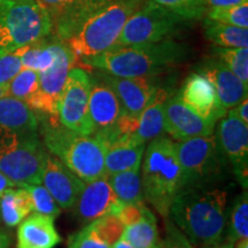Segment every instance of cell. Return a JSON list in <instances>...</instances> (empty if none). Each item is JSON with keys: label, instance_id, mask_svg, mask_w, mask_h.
<instances>
[{"label": "cell", "instance_id": "1f68e13d", "mask_svg": "<svg viewBox=\"0 0 248 248\" xmlns=\"http://www.w3.org/2000/svg\"><path fill=\"white\" fill-rule=\"evenodd\" d=\"M38 90V71L22 68L7 85V95L28 104Z\"/></svg>", "mask_w": 248, "mask_h": 248}, {"label": "cell", "instance_id": "2e32d148", "mask_svg": "<svg viewBox=\"0 0 248 248\" xmlns=\"http://www.w3.org/2000/svg\"><path fill=\"white\" fill-rule=\"evenodd\" d=\"M42 184L47 188L61 209H73L85 182L74 173L60 160L47 154Z\"/></svg>", "mask_w": 248, "mask_h": 248}, {"label": "cell", "instance_id": "7402d4cb", "mask_svg": "<svg viewBox=\"0 0 248 248\" xmlns=\"http://www.w3.org/2000/svg\"><path fill=\"white\" fill-rule=\"evenodd\" d=\"M35 110L26 102L11 95L0 98V126L18 133H33L38 130Z\"/></svg>", "mask_w": 248, "mask_h": 248}, {"label": "cell", "instance_id": "4dcf8cb0", "mask_svg": "<svg viewBox=\"0 0 248 248\" xmlns=\"http://www.w3.org/2000/svg\"><path fill=\"white\" fill-rule=\"evenodd\" d=\"M229 223V240L235 243L239 239H248V197L246 191L232 204Z\"/></svg>", "mask_w": 248, "mask_h": 248}, {"label": "cell", "instance_id": "f546056e", "mask_svg": "<svg viewBox=\"0 0 248 248\" xmlns=\"http://www.w3.org/2000/svg\"><path fill=\"white\" fill-rule=\"evenodd\" d=\"M214 55L235 76L248 84V47H214Z\"/></svg>", "mask_w": 248, "mask_h": 248}, {"label": "cell", "instance_id": "e0dca14e", "mask_svg": "<svg viewBox=\"0 0 248 248\" xmlns=\"http://www.w3.org/2000/svg\"><path fill=\"white\" fill-rule=\"evenodd\" d=\"M178 93L185 105L209 122L216 124L228 113L222 106L214 86L199 73L188 76Z\"/></svg>", "mask_w": 248, "mask_h": 248}, {"label": "cell", "instance_id": "ffe728a7", "mask_svg": "<svg viewBox=\"0 0 248 248\" xmlns=\"http://www.w3.org/2000/svg\"><path fill=\"white\" fill-rule=\"evenodd\" d=\"M16 240L17 248H54L61 237L53 217L33 213L18 224Z\"/></svg>", "mask_w": 248, "mask_h": 248}, {"label": "cell", "instance_id": "bcb514c9", "mask_svg": "<svg viewBox=\"0 0 248 248\" xmlns=\"http://www.w3.org/2000/svg\"><path fill=\"white\" fill-rule=\"evenodd\" d=\"M201 248H234V243H232V241H226V243H218V244H215V245H209V246H204V247H201Z\"/></svg>", "mask_w": 248, "mask_h": 248}, {"label": "cell", "instance_id": "44dd1931", "mask_svg": "<svg viewBox=\"0 0 248 248\" xmlns=\"http://www.w3.org/2000/svg\"><path fill=\"white\" fill-rule=\"evenodd\" d=\"M114 1L115 0H64L63 12L53 27L57 39L64 43L86 18Z\"/></svg>", "mask_w": 248, "mask_h": 248}, {"label": "cell", "instance_id": "83f0119b", "mask_svg": "<svg viewBox=\"0 0 248 248\" xmlns=\"http://www.w3.org/2000/svg\"><path fill=\"white\" fill-rule=\"evenodd\" d=\"M111 190L123 203L144 202L139 170H126L107 176Z\"/></svg>", "mask_w": 248, "mask_h": 248}, {"label": "cell", "instance_id": "ac0fdd59", "mask_svg": "<svg viewBox=\"0 0 248 248\" xmlns=\"http://www.w3.org/2000/svg\"><path fill=\"white\" fill-rule=\"evenodd\" d=\"M198 73L209 80L215 89L222 106L226 110L237 106L248 97V84L235 76L223 62L215 57L208 58L201 62L198 67Z\"/></svg>", "mask_w": 248, "mask_h": 248}, {"label": "cell", "instance_id": "836d02e7", "mask_svg": "<svg viewBox=\"0 0 248 248\" xmlns=\"http://www.w3.org/2000/svg\"><path fill=\"white\" fill-rule=\"evenodd\" d=\"M204 17H208L216 22L229 24V26L248 29V2L212 8L207 12Z\"/></svg>", "mask_w": 248, "mask_h": 248}, {"label": "cell", "instance_id": "ba28073f", "mask_svg": "<svg viewBox=\"0 0 248 248\" xmlns=\"http://www.w3.org/2000/svg\"><path fill=\"white\" fill-rule=\"evenodd\" d=\"M190 22L153 0H145L124 26L114 47L172 39Z\"/></svg>", "mask_w": 248, "mask_h": 248}, {"label": "cell", "instance_id": "7a4b0ae2", "mask_svg": "<svg viewBox=\"0 0 248 248\" xmlns=\"http://www.w3.org/2000/svg\"><path fill=\"white\" fill-rule=\"evenodd\" d=\"M188 49L173 39L113 47L94 57L80 59L85 66L121 77L159 76L182 63Z\"/></svg>", "mask_w": 248, "mask_h": 248}, {"label": "cell", "instance_id": "52a82bcc", "mask_svg": "<svg viewBox=\"0 0 248 248\" xmlns=\"http://www.w3.org/2000/svg\"><path fill=\"white\" fill-rule=\"evenodd\" d=\"M47 154L37 132L18 133L0 126V172L17 187L42 184Z\"/></svg>", "mask_w": 248, "mask_h": 248}, {"label": "cell", "instance_id": "4316f807", "mask_svg": "<svg viewBox=\"0 0 248 248\" xmlns=\"http://www.w3.org/2000/svg\"><path fill=\"white\" fill-rule=\"evenodd\" d=\"M135 248H162L156 219L153 213H148L141 221L124 228L122 238Z\"/></svg>", "mask_w": 248, "mask_h": 248}, {"label": "cell", "instance_id": "9a60e30c", "mask_svg": "<svg viewBox=\"0 0 248 248\" xmlns=\"http://www.w3.org/2000/svg\"><path fill=\"white\" fill-rule=\"evenodd\" d=\"M122 203L111 190L106 175L93 182L85 183L73 209L77 218L83 224L88 225L106 214L115 215Z\"/></svg>", "mask_w": 248, "mask_h": 248}, {"label": "cell", "instance_id": "cb8c5ba5", "mask_svg": "<svg viewBox=\"0 0 248 248\" xmlns=\"http://www.w3.org/2000/svg\"><path fill=\"white\" fill-rule=\"evenodd\" d=\"M145 144L131 140L117 141L107 146L105 156L106 175L126 171V170H140Z\"/></svg>", "mask_w": 248, "mask_h": 248}, {"label": "cell", "instance_id": "5b68a950", "mask_svg": "<svg viewBox=\"0 0 248 248\" xmlns=\"http://www.w3.org/2000/svg\"><path fill=\"white\" fill-rule=\"evenodd\" d=\"M145 0H115L91 15L68 38L76 58L94 57L115 46L124 26Z\"/></svg>", "mask_w": 248, "mask_h": 248}, {"label": "cell", "instance_id": "ab89813d", "mask_svg": "<svg viewBox=\"0 0 248 248\" xmlns=\"http://www.w3.org/2000/svg\"><path fill=\"white\" fill-rule=\"evenodd\" d=\"M162 248H197L191 244L186 235L173 224L172 221H166V238L162 241Z\"/></svg>", "mask_w": 248, "mask_h": 248}, {"label": "cell", "instance_id": "8d00e7d4", "mask_svg": "<svg viewBox=\"0 0 248 248\" xmlns=\"http://www.w3.org/2000/svg\"><path fill=\"white\" fill-rule=\"evenodd\" d=\"M20 54L17 49L12 53L0 57V85L7 86L8 83L22 69Z\"/></svg>", "mask_w": 248, "mask_h": 248}, {"label": "cell", "instance_id": "277c9868", "mask_svg": "<svg viewBox=\"0 0 248 248\" xmlns=\"http://www.w3.org/2000/svg\"><path fill=\"white\" fill-rule=\"evenodd\" d=\"M144 153L142 195L161 216L168 218L170 204L183 187L176 142L159 136L151 140Z\"/></svg>", "mask_w": 248, "mask_h": 248}, {"label": "cell", "instance_id": "30bf717a", "mask_svg": "<svg viewBox=\"0 0 248 248\" xmlns=\"http://www.w3.org/2000/svg\"><path fill=\"white\" fill-rule=\"evenodd\" d=\"M90 90V73L82 68H73L68 75L57 108L58 120L61 125L84 136L94 132L89 114Z\"/></svg>", "mask_w": 248, "mask_h": 248}, {"label": "cell", "instance_id": "7dc6e473", "mask_svg": "<svg viewBox=\"0 0 248 248\" xmlns=\"http://www.w3.org/2000/svg\"><path fill=\"white\" fill-rule=\"evenodd\" d=\"M111 248H135V247L131 246L129 243H126L125 240L120 239L117 243H115L113 246H111Z\"/></svg>", "mask_w": 248, "mask_h": 248}, {"label": "cell", "instance_id": "d6a6232c", "mask_svg": "<svg viewBox=\"0 0 248 248\" xmlns=\"http://www.w3.org/2000/svg\"><path fill=\"white\" fill-rule=\"evenodd\" d=\"M88 225L93 233L110 248L122 238L124 228H125L119 217L114 214H106L95 221L89 223Z\"/></svg>", "mask_w": 248, "mask_h": 248}, {"label": "cell", "instance_id": "4fadbf2b", "mask_svg": "<svg viewBox=\"0 0 248 248\" xmlns=\"http://www.w3.org/2000/svg\"><path fill=\"white\" fill-rule=\"evenodd\" d=\"M93 74L113 90L124 113L135 117H139L161 86L157 76L121 77L95 69Z\"/></svg>", "mask_w": 248, "mask_h": 248}, {"label": "cell", "instance_id": "484cf974", "mask_svg": "<svg viewBox=\"0 0 248 248\" xmlns=\"http://www.w3.org/2000/svg\"><path fill=\"white\" fill-rule=\"evenodd\" d=\"M204 36L219 47H248V29L229 26L204 17Z\"/></svg>", "mask_w": 248, "mask_h": 248}, {"label": "cell", "instance_id": "f1b7e54d", "mask_svg": "<svg viewBox=\"0 0 248 248\" xmlns=\"http://www.w3.org/2000/svg\"><path fill=\"white\" fill-rule=\"evenodd\" d=\"M23 68L36 71L47 69L55 61V40L47 42L46 38L37 40L17 49Z\"/></svg>", "mask_w": 248, "mask_h": 248}, {"label": "cell", "instance_id": "3957f363", "mask_svg": "<svg viewBox=\"0 0 248 248\" xmlns=\"http://www.w3.org/2000/svg\"><path fill=\"white\" fill-rule=\"evenodd\" d=\"M44 146L83 182L90 183L106 176L105 156L107 146L97 132L79 135L49 117L43 126Z\"/></svg>", "mask_w": 248, "mask_h": 248}, {"label": "cell", "instance_id": "60d3db41", "mask_svg": "<svg viewBox=\"0 0 248 248\" xmlns=\"http://www.w3.org/2000/svg\"><path fill=\"white\" fill-rule=\"evenodd\" d=\"M44 7L54 23L60 18L64 8V0H37Z\"/></svg>", "mask_w": 248, "mask_h": 248}, {"label": "cell", "instance_id": "8992f818", "mask_svg": "<svg viewBox=\"0 0 248 248\" xmlns=\"http://www.w3.org/2000/svg\"><path fill=\"white\" fill-rule=\"evenodd\" d=\"M52 32L53 21L37 0H0V57Z\"/></svg>", "mask_w": 248, "mask_h": 248}, {"label": "cell", "instance_id": "603a6c76", "mask_svg": "<svg viewBox=\"0 0 248 248\" xmlns=\"http://www.w3.org/2000/svg\"><path fill=\"white\" fill-rule=\"evenodd\" d=\"M168 90L160 86L150 104L141 111L138 119L137 131L133 135V141L138 144H146L159 137L163 132L164 106L167 99L170 97Z\"/></svg>", "mask_w": 248, "mask_h": 248}, {"label": "cell", "instance_id": "9c48e42d", "mask_svg": "<svg viewBox=\"0 0 248 248\" xmlns=\"http://www.w3.org/2000/svg\"><path fill=\"white\" fill-rule=\"evenodd\" d=\"M183 187H207L222 177L225 159L215 133L176 142Z\"/></svg>", "mask_w": 248, "mask_h": 248}, {"label": "cell", "instance_id": "ee69618b", "mask_svg": "<svg viewBox=\"0 0 248 248\" xmlns=\"http://www.w3.org/2000/svg\"><path fill=\"white\" fill-rule=\"evenodd\" d=\"M17 187L14 182H12L8 177H6L2 172H0V197L5 193L6 191L11 190V188Z\"/></svg>", "mask_w": 248, "mask_h": 248}, {"label": "cell", "instance_id": "d4e9b609", "mask_svg": "<svg viewBox=\"0 0 248 248\" xmlns=\"http://www.w3.org/2000/svg\"><path fill=\"white\" fill-rule=\"evenodd\" d=\"M31 213L32 203L24 187L11 188L0 197V217L8 228L17 226Z\"/></svg>", "mask_w": 248, "mask_h": 248}, {"label": "cell", "instance_id": "8fae6325", "mask_svg": "<svg viewBox=\"0 0 248 248\" xmlns=\"http://www.w3.org/2000/svg\"><path fill=\"white\" fill-rule=\"evenodd\" d=\"M76 62L75 54L66 43L55 39V61L47 69L38 73V90L28 105L52 119H58L57 108L68 75Z\"/></svg>", "mask_w": 248, "mask_h": 248}, {"label": "cell", "instance_id": "c3c4849f", "mask_svg": "<svg viewBox=\"0 0 248 248\" xmlns=\"http://www.w3.org/2000/svg\"><path fill=\"white\" fill-rule=\"evenodd\" d=\"M234 248H248V239H239L235 241Z\"/></svg>", "mask_w": 248, "mask_h": 248}, {"label": "cell", "instance_id": "f907efd6", "mask_svg": "<svg viewBox=\"0 0 248 248\" xmlns=\"http://www.w3.org/2000/svg\"><path fill=\"white\" fill-rule=\"evenodd\" d=\"M0 221H1V217H0Z\"/></svg>", "mask_w": 248, "mask_h": 248}, {"label": "cell", "instance_id": "f35d334b", "mask_svg": "<svg viewBox=\"0 0 248 248\" xmlns=\"http://www.w3.org/2000/svg\"><path fill=\"white\" fill-rule=\"evenodd\" d=\"M69 248H110L108 245L99 239V238L93 233L89 225L74 235H71L69 243Z\"/></svg>", "mask_w": 248, "mask_h": 248}, {"label": "cell", "instance_id": "74e56055", "mask_svg": "<svg viewBox=\"0 0 248 248\" xmlns=\"http://www.w3.org/2000/svg\"><path fill=\"white\" fill-rule=\"evenodd\" d=\"M148 213H151V210L145 206L144 202L122 203L115 215L121 219L124 226H129L141 221Z\"/></svg>", "mask_w": 248, "mask_h": 248}, {"label": "cell", "instance_id": "7bdbcfd3", "mask_svg": "<svg viewBox=\"0 0 248 248\" xmlns=\"http://www.w3.org/2000/svg\"><path fill=\"white\" fill-rule=\"evenodd\" d=\"M203 1L207 9L209 11V9L216 7H225V6L246 4V2H248V0H203Z\"/></svg>", "mask_w": 248, "mask_h": 248}, {"label": "cell", "instance_id": "5bb4252c", "mask_svg": "<svg viewBox=\"0 0 248 248\" xmlns=\"http://www.w3.org/2000/svg\"><path fill=\"white\" fill-rule=\"evenodd\" d=\"M215 123L204 120L184 104L178 92L170 94L164 106L163 132L177 141L213 135Z\"/></svg>", "mask_w": 248, "mask_h": 248}, {"label": "cell", "instance_id": "b9f144b4", "mask_svg": "<svg viewBox=\"0 0 248 248\" xmlns=\"http://www.w3.org/2000/svg\"><path fill=\"white\" fill-rule=\"evenodd\" d=\"M228 115L237 117L238 120H240L241 122L245 124H248V99H244L243 101L239 102L237 106L228 110Z\"/></svg>", "mask_w": 248, "mask_h": 248}, {"label": "cell", "instance_id": "7c38bea8", "mask_svg": "<svg viewBox=\"0 0 248 248\" xmlns=\"http://www.w3.org/2000/svg\"><path fill=\"white\" fill-rule=\"evenodd\" d=\"M215 137L223 156L232 166L235 177L247 190L248 124L226 114L219 120Z\"/></svg>", "mask_w": 248, "mask_h": 248}, {"label": "cell", "instance_id": "d590c367", "mask_svg": "<svg viewBox=\"0 0 248 248\" xmlns=\"http://www.w3.org/2000/svg\"><path fill=\"white\" fill-rule=\"evenodd\" d=\"M153 1L190 21L203 18L208 11L203 0H153Z\"/></svg>", "mask_w": 248, "mask_h": 248}, {"label": "cell", "instance_id": "681fc988", "mask_svg": "<svg viewBox=\"0 0 248 248\" xmlns=\"http://www.w3.org/2000/svg\"><path fill=\"white\" fill-rule=\"evenodd\" d=\"M6 94H7V86L0 85V98H2Z\"/></svg>", "mask_w": 248, "mask_h": 248}, {"label": "cell", "instance_id": "d6986e66", "mask_svg": "<svg viewBox=\"0 0 248 248\" xmlns=\"http://www.w3.org/2000/svg\"><path fill=\"white\" fill-rule=\"evenodd\" d=\"M91 75V90L89 98L90 119L94 132L106 133L115 125L124 113L122 105L109 86L94 75Z\"/></svg>", "mask_w": 248, "mask_h": 248}, {"label": "cell", "instance_id": "6da1fadb", "mask_svg": "<svg viewBox=\"0 0 248 248\" xmlns=\"http://www.w3.org/2000/svg\"><path fill=\"white\" fill-rule=\"evenodd\" d=\"M228 193L219 188L182 187L170 204L173 224L195 247L221 243L228 223Z\"/></svg>", "mask_w": 248, "mask_h": 248}, {"label": "cell", "instance_id": "e575fe53", "mask_svg": "<svg viewBox=\"0 0 248 248\" xmlns=\"http://www.w3.org/2000/svg\"><path fill=\"white\" fill-rule=\"evenodd\" d=\"M24 188L30 195L32 213L51 216L54 219L60 215L61 208L44 185H28Z\"/></svg>", "mask_w": 248, "mask_h": 248}, {"label": "cell", "instance_id": "f6af8a7d", "mask_svg": "<svg viewBox=\"0 0 248 248\" xmlns=\"http://www.w3.org/2000/svg\"><path fill=\"white\" fill-rule=\"evenodd\" d=\"M11 247V237L7 232L0 229V248H9Z\"/></svg>", "mask_w": 248, "mask_h": 248}]
</instances>
